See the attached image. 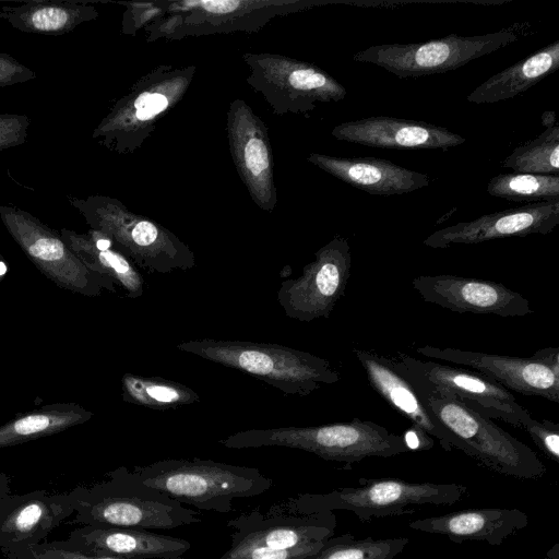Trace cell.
<instances>
[{
    "label": "cell",
    "instance_id": "6da1fadb",
    "mask_svg": "<svg viewBox=\"0 0 559 559\" xmlns=\"http://www.w3.org/2000/svg\"><path fill=\"white\" fill-rule=\"evenodd\" d=\"M68 493L74 522L83 525L154 531L202 521L199 512L142 484L127 467L114 469L107 479L75 487Z\"/></svg>",
    "mask_w": 559,
    "mask_h": 559
},
{
    "label": "cell",
    "instance_id": "7a4b0ae2",
    "mask_svg": "<svg viewBox=\"0 0 559 559\" xmlns=\"http://www.w3.org/2000/svg\"><path fill=\"white\" fill-rule=\"evenodd\" d=\"M144 485L203 511L228 513L233 500L267 491L273 481L258 468L212 460L168 459L131 469Z\"/></svg>",
    "mask_w": 559,
    "mask_h": 559
},
{
    "label": "cell",
    "instance_id": "3957f363",
    "mask_svg": "<svg viewBox=\"0 0 559 559\" xmlns=\"http://www.w3.org/2000/svg\"><path fill=\"white\" fill-rule=\"evenodd\" d=\"M177 348L251 374L289 395L307 396L340 381L329 360L285 345L203 338L180 343Z\"/></svg>",
    "mask_w": 559,
    "mask_h": 559
},
{
    "label": "cell",
    "instance_id": "277c9868",
    "mask_svg": "<svg viewBox=\"0 0 559 559\" xmlns=\"http://www.w3.org/2000/svg\"><path fill=\"white\" fill-rule=\"evenodd\" d=\"M218 442L229 449L286 447L344 463L347 467L367 457H391L409 451L403 436L360 418L310 427L250 429Z\"/></svg>",
    "mask_w": 559,
    "mask_h": 559
},
{
    "label": "cell",
    "instance_id": "5b68a950",
    "mask_svg": "<svg viewBox=\"0 0 559 559\" xmlns=\"http://www.w3.org/2000/svg\"><path fill=\"white\" fill-rule=\"evenodd\" d=\"M68 200L90 229L106 235L118 251L145 272L170 274L195 265L188 245L155 221L131 212L118 199L95 194Z\"/></svg>",
    "mask_w": 559,
    "mask_h": 559
},
{
    "label": "cell",
    "instance_id": "8992f818",
    "mask_svg": "<svg viewBox=\"0 0 559 559\" xmlns=\"http://www.w3.org/2000/svg\"><path fill=\"white\" fill-rule=\"evenodd\" d=\"M357 487L326 493H301L280 506L286 511L310 514L352 511L361 523L372 519L415 513V506H450L464 499L467 487L460 484L413 483L400 478H359Z\"/></svg>",
    "mask_w": 559,
    "mask_h": 559
},
{
    "label": "cell",
    "instance_id": "52a82bcc",
    "mask_svg": "<svg viewBox=\"0 0 559 559\" xmlns=\"http://www.w3.org/2000/svg\"><path fill=\"white\" fill-rule=\"evenodd\" d=\"M195 67L159 66L140 78L94 129L92 139L119 154L133 153L187 93Z\"/></svg>",
    "mask_w": 559,
    "mask_h": 559
},
{
    "label": "cell",
    "instance_id": "ba28073f",
    "mask_svg": "<svg viewBox=\"0 0 559 559\" xmlns=\"http://www.w3.org/2000/svg\"><path fill=\"white\" fill-rule=\"evenodd\" d=\"M456 440V450L484 468L520 480L542 478L547 468L537 454L492 419L450 395L420 397Z\"/></svg>",
    "mask_w": 559,
    "mask_h": 559
},
{
    "label": "cell",
    "instance_id": "9c48e42d",
    "mask_svg": "<svg viewBox=\"0 0 559 559\" xmlns=\"http://www.w3.org/2000/svg\"><path fill=\"white\" fill-rule=\"evenodd\" d=\"M530 27L524 22L484 35L450 34L423 43L373 45L356 52L353 59L376 64L400 79H416L455 70L492 53L518 41Z\"/></svg>",
    "mask_w": 559,
    "mask_h": 559
},
{
    "label": "cell",
    "instance_id": "30bf717a",
    "mask_svg": "<svg viewBox=\"0 0 559 559\" xmlns=\"http://www.w3.org/2000/svg\"><path fill=\"white\" fill-rule=\"evenodd\" d=\"M389 359L420 397L450 395L490 419L521 429L533 418L509 390L475 370L424 361L404 353Z\"/></svg>",
    "mask_w": 559,
    "mask_h": 559
},
{
    "label": "cell",
    "instance_id": "8fae6325",
    "mask_svg": "<svg viewBox=\"0 0 559 559\" xmlns=\"http://www.w3.org/2000/svg\"><path fill=\"white\" fill-rule=\"evenodd\" d=\"M248 84L262 94L277 115L307 114L319 103L340 102L347 92L328 72L313 63L285 56L246 52Z\"/></svg>",
    "mask_w": 559,
    "mask_h": 559
},
{
    "label": "cell",
    "instance_id": "7c38bea8",
    "mask_svg": "<svg viewBox=\"0 0 559 559\" xmlns=\"http://www.w3.org/2000/svg\"><path fill=\"white\" fill-rule=\"evenodd\" d=\"M150 4L159 13L170 14L153 16L146 22L147 40L158 37L178 39L183 36L235 31L250 32L260 28L275 15L300 10L304 2L205 0Z\"/></svg>",
    "mask_w": 559,
    "mask_h": 559
},
{
    "label": "cell",
    "instance_id": "4fadbf2b",
    "mask_svg": "<svg viewBox=\"0 0 559 559\" xmlns=\"http://www.w3.org/2000/svg\"><path fill=\"white\" fill-rule=\"evenodd\" d=\"M0 219L25 255L59 287L96 297L103 290L116 293V283L91 271L63 241L60 233L29 212L13 205H0Z\"/></svg>",
    "mask_w": 559,
    "mask_h": 559
},
{
    "label": "cell",
    "instance_id": "5bb4252c",
    "mask_svg": "<svg viewBox=\"0 0 559 559\" xmlns=\"http://www.w3.org/2000/svg\"><path fill=\"white\" fill-rule=\"evenodd\" d=\"M420 355L475 370L504 386L527 396L559 403V347H545L530 357L462 350L424 345Z\"/></svg>",
    "mask_w": 559,
    "mask_h": 559
},
{
    "label": "cell",
    "instance_id": "9a60e30c",
    "mask_svg": "<svg viewBox=\"0 0 559 559\" xmlns=\"http://www.w3.org/2000/svg\"><path fill=\"white\" fill-rule=\"evenodd\" d=\"M350 270V246L337 235L314 253L297 278L282 282L277 301L290 319H328L345 293Z\"/></svg>",
    "mask_w": 559,
    "mask_h": 559
},
{
    "label": "cell",
    "instance_id": "2e32d148",
    "mask_svg": "<svg viewBox=\"0 0 559 559\" xmlns=\"http://www.w3.org/2000/svg\"><path fill=\"white\" fill-rule=\"evenodd\" d=\"M227 138L231 159L253 202L272 212L277 202L274 158L265 123L240 98L229 104Z\"/></svg>",
    "mask_w": 559,
    "mask_h": 559
},
{
    "label": "cell",
    "instance_id": "e0dca14e",
    "mask_svg": "<svg viewBox=\"0 0 559 559\" xmlns=\"http://www.w3.org/2000/svg\"><path fill=\"white\" fill-rule=\"evenodd\" d=\"M412 287L426 302L457 313L524 317L534 312L530 301L502 283L450 274L418 275Z\"/></svg>",
    "mask_w": 559,
    "mask_h": 559
},
{
    "label": "cell",
    "instance_id": "ac0fdd59",
    "mask_svg": "<svg viewBox=\"0 0 559 559\" xmlns=\"http://www.w3.org/2000/svg\"><path fill=\"white\" fill-rule=\"evenodd\" d=\"M226 526L230 528V545L292 549L333 537L336 516L332 511L293 513L274 504L266 513L259 509L243 512L227 521Z\"/></svg>",
    "mask_w": 559,
    "mask_h": 559
},
{
    "label": "cell",
    "instance_id": "d6986e66",
    "mask_svg": "<svg viewBox=\"0 0 559 559\" xmlns=\"http://www.w3.org/2000/svg\"><path fill=\"white\" fill-rule=\"evenodd\" d=\"M558 225L559 199H552L502 210L438 229L423 243L433 249H445L454 245H476L508 237L546 235Z\"/></svg>",
    "mask_w": 559,
    "mask_h": 559
},
{
    "label": "cell",
    "instance_id": "ffe728a7",
    "mask_svg": "<svg viewBox=\"0 0 559 559\" xmlns=\"http://www.w3.org/2000/svg\"><path fill=\"white\" fill-rule=\"evenodd\" d=\"M73 513L68 492L8 495L0 499V549L39 544Z\"/></svg>",
    "mask_w": 559,
    "mask_h": 559
},
{
    "label": "cell",
    "instance_id": "44dd1931",
    "mask_svg": "<svg viewBox=\"0 0 559 559\" xmlns=\"http://www.w3.org/2000/svg\"><path fill=\"white\" fill-rule=\"evenodd\" d=\"M331 133L341 141L397 150H447L466 141L460 134L432 123L386 116L342 122Z\"/></svg>",
    "mask_w": 559,
    "mask_h": 559
},
{
    "label": "cell",
    "instance_id": "7402d4cb",
    "mask_svg": "<svg viewBox=\"0 0 559 559\" xmlns=\"http://www.w3.org/2000/svg\"><path fill=\"white\" fill-rule=\"evenodd\" d=\"M353 353L362 366L368 383L412 426L437 439L445 451L456 449V440L427 408L409 382L392 366L388 356L371 349L354 347Z\"/></svg>",
    "mask_w": 559,
    "mask_h": 559
},
{
    "label": "cell",
    "instance_id": "603a6c76",
    "mask_svg": "<svg viewBox=\"0 0 559 559\" xmlns=\"http://www.w3.org/2000/svg\"><path fill=\"white\" fill-rule=\"evenodd\" d=\"M71 547L121 559H181L190 542L148 530L83 525L64 539Z\"/></svg>",
    "mask_w": 559,
    "mask_h": 559
},
{
    "label": "cell",
    "instance_id": "cb8c5ba5",
    "mask_svg": "<svg viewBox=\"0 0 559 559\" xmlns=\"http://www.w3.org/2000/svg\"><path fill=\"white\" fill-rule=\"evenodd\" d=\"M527 524V514L518 508H471L414 520L408 523V527L444 535L456 544L484 542L499 546Z\"/></svg>",
    "mask_w": 559,
    "mask_h": 559
},
{
    "label": "cell",
    "instance_id": "d4e9b609",
    "mask_svg": "<svg viewBox=\"0 0 559 559\" xmlns=\"http://www.w3.org/2000/svg\"><path fill=\"white\" fill-rule=\"evenodd\" d=\"M307 160L370 194H404L430 183L428 175L378 157H336L311 153L307 156Z\"/></svg>",
    "mask_w": 559,
    "mask_h": 559
},
{
    "label": "cell",
    "instance_id": "484cf974",
    "mask_svg": "<svg viewBox=\"0 0 559 559\" xmlns=\"http://www.w3.org/2000/svg\"><path fill=\"white\" fill-rule=\"evenodd\" d=\"M59 233L63 241L87 269L111 277L130 298L143 295V277L133 263L115 248L106 235L94 229L81 234L61 228Z\"/></svg>",
    "mask_w": 559,
    "mask_h": 559
},
{
    "label": "cell",
    "instance_id": "4316f807",
    "mask_svg": "<svg viewBox=\"0 0 559 559\" xmlns=\"http://www.w3.org/2000/svg\"><path fill=\"white\" fill-rule=\"evenodd\" d=\"M97 17V9L87 1L32 0L0 9V19L33 34L62 35Z\"/></svg>",
    "mask_w": 559,
    "mask_h": 559
},
{
    "label": "cell",
    "instance_id": "83f0119b",
    "mask_svg": "<svg viewBox=\"0 0 559 559\" xmlns=\"http://www.w3.org/2000/svg\"><path fill=\"white\" fill-rule=\"evenodd\" d=\"M559 69V40L535 51L478 85L466 97L474 104L514 98Z\"/></svg>",
    "mask_w": 559,
    "mask_h": 559
},
{
    "label": "cell",
    "instance_id": "f1b7e54d",
    "mask_svg": "<svg viewBox=\"0 0 559 559\" xmlns=\"http://www.w3.org/2000/svg\"><path fill=\"white\" fill-rule=\"evenodd\" d=\"M92 413L75 404L47 405L0 426V448L12 447L61 432L83 424Z\"/></svg>",
    "mask_w": 559,
    "mask_h": 559
},
{
    "label": "cell",
    "instance_id": "f546056e",
    "mask_svg": "<svg viewBox=\"0 0 559 559\" xmlns=\"http://www.w3.org/2000/svg\"><path fill=\"white\" fill-rule=\"evenodd\" d=\"M121 384L126 402L152 409L178 408L200 400L189 386L159 377L124 373Z\"/></svg>",
    "mask_w": 559,
    "mask_h": 559
},
{
    "label": "cell",
    "instance_id": "4dcf8cb0",
    "mask_svg": "<svg viewBox=\"0 0 559 559\" xmlns=\"http://www.w3.org/2000/svg\"><path fill=\"white\" fill-rule=\"evenodd\" d=\"M502 167L514 173L559 175V126L546 128L537 138L515 147Z\"/></svg>",
    "mask_w": 559,
    "mask_h": 559
},
{
    "label": "cell",
    "instance_id": "1f68e13d",
    "mask_svg": "<svg viewBox=\"0 0 559 559\" xmlns=\"http://www.w3.org/2000/svg\"><path fill=\"white\" fill-rule=\"evenodd\" d=\"M487 192L515 202L535 203L559 199V175L499 174L488 181Z\"/></svg>",
    "mask_w": 559,
    "mask_h": 559
},
{
    "label": "cell",
    "instance_id": "d6a6232c",
    "mask_svg": "<svg viewBox=\"0 0 559 559\" xmlns=\"http://www.w3.org/2000/svg\"><path fill=\"white\" fill-rule=\"evenodd\" d=\"M409 543L407 537L356 539L353 534L331 537L314 555L305 559H393Z\"/></svg>",
    "mask_w": 559,
    "mask_h": 559
},
{
    "label": "cell",
    "instance_id": "836d02e7",
    "mask_svg": "<svg viewBox=\"0 0 559 559\" xmlns=\"http://www.w3.org/2000/svg\"><path fill=\"white\" fill-rule=\"evenodd\" d=\"M0 551L7 559H121L75 549L68 545L64 539L2 548Z\"/></svg>",
    "mask_w": 559,
    "mask_h": 559
},
{
    "label": "cell",
    "instance_id": "e575fe53",
    "mask_svg": "<svg viewBox=\"0 0 559 559\" xmlns=\"http://www.w3.org/2000/svg\"><path fill=\"white\" fill-rule=\"evenodd\" d=\"M324 542L292 549H273L250 544H235L219 559H305L317 554Z\"/></svg>",
    "mask_w": 559,
    "mask_h": 559
},
{
    "label": "cell",
    "instance_id": "d590c367",
    "mask_svg": "<svg viewBox=\"0 0 559 559\" xmlns=\"http://www.w3.org/2000/svg\"><path fill=\"white\" fill-rule=\"evenodd\" d=\"M543 454L559 463V425L547 419L532 418L523 428Z\"/></svg>",
    "mask_w": 559,
    "mask_h": 559
},
{
    "label": "cell",
    "instance_id": "8d00e7d4",
    "mask_svg": "<svg viewBox=\"0 0 559 559\" xmlns=\"http://www.w3.org/2000/svg\"><path fill=\"white\" fill-rule=\"evenodd\" d=\"M31 119L22 114H0V152L27 141Z\"/></svg>",
    "mask_w": 559,
    "mask_h": 559
},
{
    "label": "cell",
    "instance_id": "74e56055",
    "mask_svg": "<svg viewBox=\"0 0 559 559\" xmlns=\"http://www.w3.org/2000/svg\"><path fill=\"white\" fill-rule=\"evenodd\" d=\"M36 73L13 58L0 51V87L11 86L36 79Z\"/></svg>",
    "mask_w": 559,
    "mask_h": 559
},
{
    "label": "cell",
    "instance_id": "f35d334b",
    "mask_svg": "<svg viewBox=\"0 0 559 559\" xmlns=\"http://www.w3.org/2000/svg\"><path fill=\"white\" fill-rule=\"evenodd\" d=\"M403 437L409 451L428 450L433 447V439L413 426Z\"/></svg>",
    "mask_w": 559,
    "mask_h": 559
},
{
    "label": "cell",
    "instance_id": "ab89813d",
    "mask_svg": "<svg viewBox=\"0 0 559 559\" xmlns=\"http://www.w3.org/2000/svg\"><path fill=\"white\" fill-rule=\"evenodd\" d=\"M10 495V478L0 472V499Z\"/></svg>",
    "mask_w": 559,
    "mask_h": 559
},
{
    "label": "cell",
    "instance_id": "60d3db41",
    "mask_svg": "<svg viewBox=\"0 0 559 559\" xmlns=\"http://www.w3.org/2000/svg\"><path fill=\"white\" fill-rule=\"evenodd\" d=\"M542 123L543 126L546 128H551L557 123L556 121V114L555 111H545L543 115H542Z\"/></svg>",
    "mask_w": 559,
    "mask_h": 559
},
{
    "label": "cell",
    "instance_id": "b9f144b4",
    "mask_svg": "<svg viewBox=\"0 0 559 559\" xmlns=\"http://www.w3.org/2000/svg\"><path fill=\"white\" fill-rule=\"evenodd\" d=\"M558 559V544H555L551 549L547 552V558Z\"/></svg>",
    "mask_w": 559,
    "mask_h": 559
},
{
    "label": "cell",
    "instance_id": "7bdbcfd3",
    "mask_svg": "<svg viewBox=\"0 0 559 559\" xmlns=\"http://www.w3.org/2000/svg\"><path fill=\"white\" fill-rule=\"evenodd\" d=\"M0 260H2V255L0 254Z\"/></svg>",
    "mask_w": 559,
    "mask_h": 559
}]
</instances>
